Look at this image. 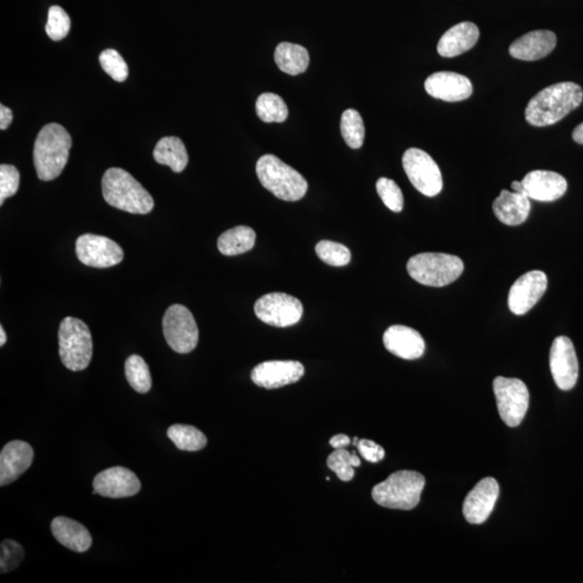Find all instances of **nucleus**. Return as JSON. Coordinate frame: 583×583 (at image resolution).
I'll use <instances>...</instances> for the list:
<instances>
[{"label": "nucleus", "mask_w": 583, "mask_h": 583, "mask_svg": "<svg viewBox=\"0 0 583 583\" xmlns=\"http://www.w3.org/2000/svg\"><path fill=\"white\" fill-rule=\"evenodd\" d=\"M406 175L420 194L435 197L444 189L439 165L429 154L418 148L406 150L402 158Z\"/></svg>", "instance_id": "obj_10"}, {"label": "nucleus", "mask_w": 583, "mask_h": 583, "mask_svg": "<svg viewBox=\"0 0 583 583\" xmlns=\"http://www.w3.org/2000/svg\"><path fill=\"white\" fill-rule=\"evenodd\" d=\"M317 257L330 266H346L351 260V253L349 249L342 243L322 241L316 246Z\"/></svg>", "instance_id": "obj_34"}, {"label": "nucleus", "mask_w": 583, "mask_h": 583, "mask_svg": "<svg viewBox=\"0 0 583 583\" xmlns=\"http://www.w3.org/2000/svg\"><path fill=\"white\" fill-rule=\"evenodd\" d=\"M76 255L86 266L109 268L121 264L123 249L107 237L85 233L76 241Z\"/></svg>", "instance_id": "obj_12"}, {"label": "nucleus", "mask_w": 583, "mask_h": 583, "mask_svg": "<svg viewBox=\"0 0 583 583\" xmlns=\"http://www.w3.org/2000/svg\"><path fill=\"white\" fill-rule=\"evenodd\" d=\"M102 192L109 206L132 215H148L154 209L152 195L129 172L121 168L106 172L102 179Z\"/></svg>", "instance_id": "obj_3"}, {"label": "nucleus", "mask_w": 583, "mask_h": 583, "mask_svg": "<svg viewBox=\"0 0 583 583\" xmlns=\"http://www.w3.org/2000/svg\"><path fill=\"white\" fill-rule=\"evenodd\" d=\"M34 451L23 441H12L4 445L0 454V486L14 482L32 466Z\"/></svg>", "instance_id": "obj_20"}, {"label": "nucleus", "mask_w": 583, "mask_h": 583, "mask_svg": "<svg viewBox=\"0 0 583 583\" xmlns=\"http://www.w3.org/2000/svg\"><path fill=\"white\" fill-rule=\"evenodd\" d=\"M23 556L24 550L21 545L13 540L3 541L2 554H0V570L3 574L17 569Z\"/></svg>", "instance_id": "obj_39"}, {"label": "nucleus", "mask_w": 583, "mask_h": 583, "mask_svg": "<svg viewBox=\"0 0 583 583\" xmlns=\"http://www.w3.org/2000/svg\"><path fill=\"white\" fill-rule=\"evenodd\" d=\"M525 194L536 201L552 202L560 199L567 190L564 176L552 171L535 170L522 180Z\"/></svg>", "instance_id": "obj_19"}, {"label": "nucleus", "mask_w": 583, "mask_h": 583, "mask_svg": "<svg viewBox=\"0 0 583 583\" xmlns=\"http://www.w3.org/2000/svg\"><path fill=\"white\" fill-rule=\"evenodd\" d=\"M499 415L509 427H518L528 413L529 393L518 378L496 377L493 383Z\"/></svg>", "instance_id": "obj_8"}, {"label": "nucleus", "mask_w": 583, "mask_h": 583, "mask_svg": "<svg viewBox=\"0 0 583 583\" xmlns=\"http://www.w3.org/2000/svg\"><path fill=\"white\" fill-rule=\"evenodd\" d=\"M351 444V437L346 435H337L333 436L330 440V444L333 449H345L346 446Z\"/></svg>", "instance_id": "obj_42"}, {"label": "nucleus", "mask_w": 583, "mask_h": 583, "mask_svg": "<svg viewBox=\"0 0 583 583\" xmlns=\"http://www.w3.org/2000/svg\"><path fill=\"white\" fill-rule=\"evenodd\" d=\"M341 131L343 139L352 149L362 148L366 128H364L361 114L356 109H347L343 112L341 119Z\"/></svg>", "instance_id": "obj_32"}, {"label": "nucleus", "mask_w": 583, "mask_h": 583, "mask_svg": "<svg viewBox=\"0 0 583 583\" xmlns=\"http://www.w3.org/2000/svg\"><path fill=\"white\" fill-rule=\"evenodd\" d=\"M550 368L556 386L561 390H570L576 386L579 364L574 343L569 337H556L550 351Z\"/></svg>", "instance_id": "obj_13"}, {"label": "nucleus", "mask_w": 583, "mask_h": 583, "mask_svg": "<svg viewBox=\"0 0 583 583\" xmlns=\"http://www.w3.org/2000/svg\"><path fill=\"white\" fill-rule=\"evenodd\" d=\"M556 46V36L551 30H533L514 40L509 48V54L514 59L522 61H537L548 56Z\"/></svg>", "instance_id": "obj_22"}, {"label": "nucleus", "mask_w": 583, "mask_h": 583, "mask_svg": "<svg viewBox=\"0 0 583 583\" xmlns=\"http://www.w3.org/2000/svg\"><path fill=\"white\" fill-rule=\"evenodd\" d=\"M104 72L113 78L114 81L123 82L129 75L128 65L121 54L114 49L104 50L98 57Z\"/></svg>", "instance_id": "obj_35"}, {"label": "nucleus", "mask_w": 583, "mask_h": 583, "mask_svg": "<svg viewBox=\"0 0 583 583\" xmlns=\"http://www.w3.org/2000/svg\"><path fill=\"white\" fill-rule=\"evenodd\" d=\"M13 121L12 109L0 106V129L6 130Z\"/></svg>", "instance_id": "obj_41"}, {"label": "nucleus", "mask_w": 583, "mask_h": 583, "mask_svg": "<svg viewBox=\"0 0 583 583\" xmlns=\"http://www.w3.org/2000/svg\"><path fill=\"white\" fill-rule=\"evenodd\" d=\"M305 368L298 361H266L251 373L252 382L265 389H277L295 384L304 376Z\"/></svg>", "instance_id": "obj_15"}, {"label": "nucleus", "mask_w": 583, "mask_h": 583, "mask_svg": "<svg viewBox=\"0 0 583 583\" xmlns=\"http://www.w3.org/2000/svg\"><path fill=\"white\" fill-rule=\"evenodd\" d=\"M260 184L284 201H299L308 190V183L300 172L274 155H265L257 164Z\"/></svg>", "instance_id": "obj_4"}, {"label": "nucleus", "mask_w": 583, "mask_h": 583, "mask_svg": "<svg viewBox=\"0 0 583 583\" xmlns=\"http://www.w3.org/2000/svg\"><path fill=\"white\" fill-rule=\"evenodd\" d=\"M499 497L498 482L486 477L478 482L463 502L462 512L470 524H483L493 512Z\"/></svg>", "instance_id": "obj_16"}, {"label": "nucleus", "mask_w": 583, "mask_h": 583, "mask_svg": "<svg viewBox=\"0 0 583 583\" xmlns=\"http://www.w3.org/2000/svg\"><path fill=\"white\" fill-rule=\"evenodd\" d=\"M93 494L108 498H126L139 492L140 482L132 471L123 467L104 470L93 480Z\"/></svg>", "instance_id": "obj_17"}, {"label": "nucleus", "mask_w": 583, "mask_h": 583, "mask_svg": "<svg viewBox=\"0 0 583 583\" xmlns=\"http://www.w3.org/2000/svg\"><path fill=\"white\" fill-rule=\"evenodd\" d=\"M71 19L65 10L59 6H52L48 13V22L46 25V33L52 40L59 41L69 35Z\"/></svg>", "instance_id": "obj_36"}, {"label": "nucleus", "mask_w": 583, "mask_h": 583, "mask_svg": "<svg viewBox=\"0 0 583 583\" xmlns=\"http://www.w3.org/2000/svg\"><path fill=\"white\" fill-rule=\"evenodd\" d=\"M462 260L455 255L444 253H421L410 258L408 273L418 283L427 286L449 285L460 277Z\"/></svg>", "instance_id": "obj_6"}, {"label": "nucleus", "mask_w": 583, "mask_h": 583, "mask_svg": "<svg viewBox=\"0 0 583 583\" xmlns=\"http://www.w3.org/2000/svg\"><path fill=\"white\" fill-rule=\"evenodd\" d=\"M358 450L367 461L376 463L384 460V451L374 441L363 439L359 441Z\"/></svg>", "instance_id": "obj_40"}, {"label": "nucleus", "mask_w": 583, "mask_h": 583, "mask_svg": "<svg viewBox=\"0 0 583 583\" xmlns=\"http://www.w3.org/2000/svg\"><path fill=\"white\" fill-rule=\"evenodd\" d=\"M384 345L389 352L404 360H416L423 357L425 341L420 333L405 325H393L384 332Z\"/></svg>", "instance_id": "obj_21"}, {"label": "nucleus", "mask_w": 583, "mask_h": 583, "mask_svg": "<svg viewBox=\"0 0 583 583\" xmlns=\"http://www.w3.org/2000/svg\"><path fill=\"white\" fill-rule=\"evenodd\" d=\"M7 342V334L4 332V327L0 326V346H4Z\"/></svg>", "instance_id": "obj_45"}, {"label": "nucleus", "mask_w": 583, "mask_h": 583, "mask_svg": "<svg viewBox=\"0 0 583 583\" xmlns=\"http://www.w3.org/2000/svg\"><path fill=\"white\" fill-rule=\"evenodd\" d=\"M480 30L472 22H461L442 36L437 44V52L444 57H454L469 51L477 43Z\"/></svg>", "instance_id": "obj_24"}, {"label": "nucleus", "mask_w": 583, "mask_h": 583, "mask_svg": "<svg viewBox=\"0 0 583 583\" xmlns=\"http://www.w3.org/2000/svg\"><path fill=\"white\" fill-rule=\"evenodd\" d=\"M255 315L264 324L275 327H288L299 324L304 308L300 300L285 293H269L254 305Z\"/></svg>", "instance_id": "obj_11"}, {"label": "nucleus", "mask_w": 583, "mask_h": 583, "mask_svg": "<svg viewBox=\"0 0 583 583\" xmlns=\"http://www.w3.org/2000/svg\"><path fill=\"white\" fill-rule=\"evenodd\" d=\"M93 343L89 327L77 317H66L59 330V352L62 363L72 372L89 367Z\"/></svg>", "instance_id": "obj_7"}, {"label": "nucleus", "mask_w": 583, "mask_h": 583, "mask_svg": "<svg viewBox=\"0 0 583 583\" xmlns=\"http://www.w3.org/2000/svg\"><path fill=\"white\" fill-rule=\"evenodd\" d=\"M257 114L260 121L281 123L289 116V109L283 98L275 93H263L257 101Z\"/></svg>", "instance_id": "obj_30"}, {"label": "nucleus", "mask_w": 583, "mask_h": 583, "mask_svg": "<svg viewBox=\"0 0 583 583\" xmlns=\"http://www.w3.org/2000/svg\"><path fill=\"white\" fill-rule=\"evenodd\" d=\"M51 530L55 538L67 549L80 553L90 549L92 537L89 530L74 520L65 517L55 518L52 520Z\"/></svg>", "instance_id": "obj_25"}, {"label": "nucleus", "mask_w": 583, "mask_h": 583, "mask_svg": "<svg viewBox=\"0 0 583 583\" xmlns=\"http://www.w3.org/2000/svg\"><path fill=\"white\" fill-rule=\"evenodd\" d=\"M511 189L513 190L514 192H523V194H525L522 181H520V182H518V181L513 182V183L511 184Z\"/></svg>", "instance_id": "obj_44"}, {"label": "nucleus", "mask_w": 583, "mask_h": 583, "mask_svg": "<svg viewBox=\"0 0 583 583\" xmlns=\"http://www.w3.org/2000/svg\"><path fill=\"white\" fill-rule=\"evenodd\" d=\"M20 186V173L12 165H0V205L9 197L17 194Z\"/></svg>", "instance_id": "obj_38"}, {"label": "nucleus", "mask_w": 583, "mask_h": 583, "mask_svg": "<svg viewBox=\"0 0 583 583\" xmlns=\"http://www.w3.org/2000/svg\"><path fill=\"white\" fill-rule=\"evenodd\" d=\"M72 138L59 123L40 130L34 145V165L39 180H55L63 172L70 157Z\"/></svg>", "instance_id": "obj_2"}, {"label": "nucleus", "mask_w": 583, "mask_h": 583, "mask_svg": "<svg viewBox=\"0 0 583 583\" xmlns=\"http://www.w3.org/2000/svg\"><path fill=\"white\" fill-rule=\"evenodd\" d=\"M124 373H126L130 386L135 392L146 393L152 388L153 382L149 368L142 357L138 355L129 357L126 363H124Z\"/></svg>", "instance_id": "obj_31"}, {"label": "nucleus", "mask_w": 583, "mask_h": 583, "mask_svg": "<svg viewBox=\"0 0 583 583\" xmlns=\"http://www.w3.org/2000/svg\"><path fill=\"white\" fill-rule=\"evenodd\" d=\"M572 139L576 143L583 145V123L576 127L574 132H572Z\"/></svg>", "instance_id": "obj_43"}, {"label": "nucleus", "mask_w": 583, "mask_h": 583, "mask_svg": "<svg viewBox=\"0 0 583 583\" xmlns=\"http://www.w3.org/2000/svg\"><path fill=\"white\" fill-rule=\"evenodd\" d=\"M376 190L384 206L393 212L399 213L403 210L404 198L400 187L394 181L381 178L377 181Z\"/></svg>", "instance_id": "obj_37"}, {"label": "nucleus", "mask_w": 583, "mask_h": 583, "mask_svg": "<svg viewBox=\"0 0 583 583\" xmlns=\"http://www.w3.org/2000/svg\"><path fill=\"white\" fill-rule=\"evenodd\" d=\"M169 439L181 451L198 452L206 447L207 439L199 429L189 425H173L168 430Z\"/></svg>", "instance_id": "obj_29"}, {"label": "nucleus", "mask_w": 583, "mask_h": 583, "mask_svg": "<svg viewBox=\"0 0 583 583\" xmlns=\"http://www.w3.org/2000/svg\"><path fill=\"white\" fill-rule=\"evenodd\" d=\"M154 159L159 165L170 166L175 173H181L189 165V154L185 145L176 137L161 139L154 149Z\"/></svg>", "instance_id": "obj_26"}, {"label": "nucleus", "mask_w": 583, "mask_h": 583, "mask_svg": "<svg viewBox=\"0 0 583 583\" xmlns=\"http://www.w3.org/2000/svg\"><path fill=\"white\" fill-rule=\"evenodd\" d=\"M163 329L166 342L178 353L191 352L199 341L195 317L183 305H172L166 309Z\"/></svg>", "instance_id": "obj_9"}, {"label": "nucleus", "mask_w": 583, "mask_h": 583, "mask_svg": "<svg viewBox=\"0 0 583 583\" xmlns=\"http://www.w3.org/2000/svg\"><path fill=\"white\" fill-rule=\"evenodd\" d=\"M425 89L432 97L445 102H460L472 96L469 78L452 72H437L427 78Z\"/></svg>", "instance_id": "obj_18"}, {"label": "nucleus", "mask_w": 583, "mask_h": 583, "mask_svg": "<svg viewBox=\"0 0 583 583\" xmlns=\"http://www.w3.org/2000/svg\"><path fill=\"white\" fill-rule=\"evenodd\" d=\"M275 61L280 71L296 76L308 69L310 57L303 46L281 43L275 48Z\"/></svg>", "instance_id": "obj_27"}, {"label": "nucleus", "mask_w": 583, "mask_h": 583, "mask_svg": "<svg viewBox=\"0 0 583 583\" xmlns=\"http://www.w3.org/2000/svg\"><path fill=\"white\" fill-rule=\"evenodd\" d=\"M426 480L418 472L402 470L393 473L386 481L373 488L372 497L379 506L412 510L418 507Z\"/></svg>", "instance_id": "obj_5"}, {"label": "nucleus", "mask_w": 583, "mask_h": 583, "mask_svg": "<svg viewBox=\"0 0 583 583\" xmlns=\"http://www.w3.org/2000/svg\"><path fill=\"white\" fill-rule=\"evenodd\" d=\"M493 211L504 225H520L529 215V198L523 192L503 190L493 203Z\"/></svg>", "instance_id": "obj_23"}, {"label": "nucleus", "mask_w": 583, "mask_h": 583, "mask_svg": "<svg viewBox=\"0 0 583 583\" xmlns=\"http://www.w3.org/2000/svg\"><path fill=\"white\" fill-rule=\"evenodd\" d=\"M583 91L575 82L555 83L541 90L525 109L527 122L535 127L552 126L580 106Z\"/></svg>", "instance_id": "obj_1"}, {"label": "nucleus", "mask_w": 583, "mask_h": 583, "mask_svg": "<svg viewBox=\"0 0 583 583\" xmlns=\"http://www.w3.org/2000/svg\"><path fill=\"white\" fill-rule=\"evenodd\" d=\"M546 288H548V278L545 273L534 270L524 274L510 289L509 309L517 316L528 314L543 298Z\"/></svg>", "instance_id": "obj_14"}, {"label": "nucleus", "mask_w": 583, "mask_h": 583, "mask_svg": "<svg viewBox=\"0 0 583 583\" xmlns=\"http://www.w3.org/2000/svg\"><path fill=\"white\" fill-rule=\"evenodd\" d=\"M257 242V233L251 227L238 226L222 233L217 241L218 251L226 257H235L251 251Z\"/></svg>", "instance_id": "obj_28"}, {"label": "nucleus", "mask_w": 583, "mask_h": 583, "mask_svg": "<svg viewBox=\"0 0 583 583\" xmlns=\"http://www.w3.org/2000/svg\"><path fill=\"white\" fill-rule=\"evenodd\" d=\"M327 466L332 471H334L343 482L351 481L355 477L353 468L360 467L361 460L353 452L352 454L345 449H338L332 452L327 458Z\"/></svg>", "instance_id": "obj_33"}]
</instances>
